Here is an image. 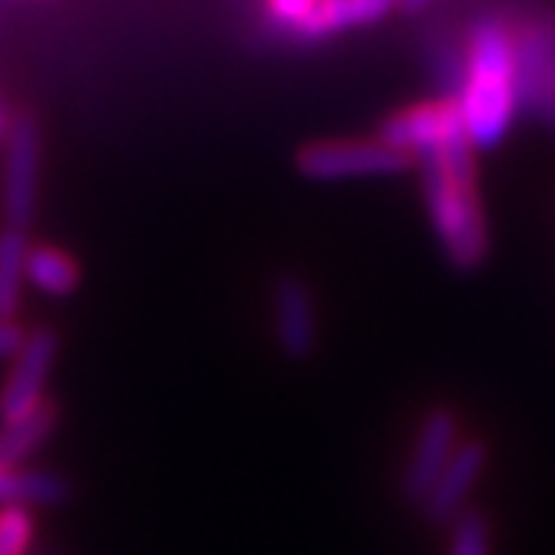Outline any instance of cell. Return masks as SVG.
I'll return each instance as SVG.
<instances>
[{
    "instance_id": "8fae6325",
    "label": "cell",
    "mask_w": 555,
    "mask_h": 555,
    "mask_svg": "<svg viewBox=\"0 0 555 555\" xmlns=\"http://www.w3.org/2000/svg\"><path fill=\"white\" fill-rule=\"evenodd\" d=\"M70 486L57 472L34 468H0V508H30V505H64Z\"/></svg>"
},
{
    "instance_id": "ac0fdd59",
    "label": "cell",
    "mask_w": 555,
    "mask_h": 555,
    "mask_svg": "<svg viewBox=\"0 0 555 555\" xmlns=\"http://www.w3.org/2000/svg\"><path fill=\"white\" fill-rule=\"evenodd\" d=\"M24 332L14 325V322H0V359H14L24 345Z\"/></svg>"
},
{
    "instance_id": "52a82bcc",
    "label": "cell",
    "mask_w": 555,
    "mask_h": 555,
    "mask_svg": "<svg viewBox=\"0 0 555 555\" xmlns=\"http://www.w3.org/2000/svg\"><path fill=\"white\" fill-rule=\"evenodd\" d=\"M274 341L288 362H305L319 348V305L301 274H282L271 288Z\"/></svg>"
},
{
    "instance_id": "9a60e30c",
    "label": "cell",
    "mask_w": 555,
    "mask_h": 555,
    "mask_svg": "<svg viewBox=\"0 0 555 555\" xmlns=\"http://www.w3.org/2000/svg\"><path fill=\"white\" fill-rule=\"evenodd\" d=\"M452 542L449 555H492V526L486 512L479 508H462L452 519Z\"/></svg>"
},
{
    "instance_id": "8992f818",
    "label": "cell",
    "mask_w": 555,
    "mask_h": 555,
    "mask_svg": "<svg viewBox=\"0 0 555 555\" xmlns=\"http://www.w3.org/2000/svg\"><path fill=\"white\" fill-rule=\"evenodd\" d=\"M455 449H459V415L442 405L431 409L418 425L409 465L402 472V499L409 505L425 502V495L439 482V475L446 472Z\"/></svg>"
},
{
    "instance_id": "d6986e66",
    "label": "cell",
    "mask_w": 555,
    "mask_h": 555,
    "mask_svg": "<svg viewBox=\"0 0 555 555\" xmlns=\"http://www.w3.org/2000/svg\"><path fill=\"white\" fill-rule=\"evenodd\" d=\"M435 4V0H399V11L402 14H422Z\"/></svg>"
},
{
    "instance_id": "9c48e42d",
    "label": "cell",
    "mask_w": 555,
    "mask_h": 555,
    "mask_svg": "<svg viewBox=\"0 0 555 555\" xmlns=\"http://www.w3.org/2000/svg\"><path fill=\"white\" fill-rule=\"evenodd\" d=\"M489 465V449L482 439H468L455 449V455L449 459L446 472L439 475L435 489L425 495V502L418 505L425 522L431 526H446L455 515L465 508V499L472 495V489L479 486L482 472Z\"/></svg>"
},
{
    "instance_id": "3957f363",
    "label": "cell",
    "mask_w": 555,
    "mask_h": 555,
    "mask_svg": "<svg viewBox=\"0 0 555 555\" xmlns=\"http://www.w3.org/2000/svg\"><path fill=\"white\" fill-rule=\"evenodd\" d=\"M295 168L308 181L388 178L412 168V154L385 141H314L298 147Z\"/></svg>"
},
{
    "instance_id": "6da1fadb",
    "label": "cell",
    "mask_w": 555,
    "mask_h": 555,
    "mask_svg": "<svg viewBox=\"0 0 555 555\" xmlns=\"http://www.w3.org/2000/svg\"><path fill=\"white\" fill-rule=\"evenodd\" d=\"M475 151L502 144L515 117V48L502 24L475 27L468 44V77L455 98Z\"/></svg>"
},
{
    "instance_id": "2e32d148",
    "label": "cell",
    "mask_w": 555,
    "mask_h": 555,
    "mask_svg": "<svg viewBox=\"0 0 555 555\" xmlns=\"http://www.w3.org/2000/svg\"><path fill=\"white\" fill-rule=\"evenodd\" d=\"M34 539L30 508H0V555H24Z\"/></svg>"
},
{
    "instance_id": "ffe728a7",
    "label": "cell",
    "mask_w": 555,
    "mask_h": 555,
    "mask_svg": "<svg viewBox=\"0 0 555 555\" xmlns=\"http://www.w3.org/2000/svg\"><path fill=\"white\" fill-rule=\"evenodd\" d=\"M0 138H8V121H4V114H0Z\"/></svg>"
},
{
    "instance_id": "5bb4252c",
    "label": "cell",
    "mask_w": 555,
    "mask_h": 555,
    "mask_svg": "<svg viewBox=\"0 0 555 555\" xmlns=\"http://www.w3.org/2000/svg\"><path fill=\"white\" fill-rule=\"evenodd\" d=\"M27 231L4 228L0 231V322H11L21 305L24 288V261H27Z\"/></svg>"
},
{
    "instance_id": "7c38bea8",
    "label": "cell",
    "mask_w": 555,
    "mask_h": 555,
    "mask_svg": "<svg viewBox=\"0 0 555 555\" xmlns=\"http://www.w3.org/2000/svg\"><path fill=\"white\" fill-rule=\"evenodd\" d=\"M24 278L48 298H67L81 285V264L74 255L54 245H30L24 261Z\"/></svg>"
},
{
    "instance_id": "ba28073f",
    "label": "cell",
    "mask_w": 555,
    "mask_h": 555,
    "mask_svg": "<svg viewBox=\"0 0 555 555\" xmlns=\"http://www.w3.org/2000/svg\"><path fill=\"white\" fill-rule=\"evenodd\" d=\"M455 128H462V114L455 101H425L391 114L378 131V141L412 154L415 162L425 151H439Z\"/></svg>"
},
{
    "instance_id": "5b68a950",
    "label": "cell",
    "mask_w": 555,
    "mask_h": 555,
    "mask_svg": "<svg viewBox=\"0 0 555 555\" xmlns=\"http://www.w3.org/2000/svg\"><path fill=\"white\" fill-rule=\"evenodd\" d=\"M8 151H4V188H0V205H4L8 228L27 231L37 211V181H41V131L30 117H17L8 125Z\"/></svg>"
},
{
    "instance_id": "4fadbf2b",
    "label": "cell",
    "mask_w": 555,
    "mask_h": 555,
    "mask_svg": "<svg viewBox=\"0 0 555 555\" xmlns=\"http://www.w3.org/2000/svg\"><path fill=\"white\" fill-rule=\"evenodd\" d=\"M57 428V405L44 402L34 415L0 425V468H21V462L27 455H34L41 449Z\"/></svg>"
},
{
    "instance_id": "30bf717a",
    "label": "cell",
    "mask_w": 555,
    "mask_h": 555,
    "mask_svg": "<svg viewBox=\"0 0 555 555\" xmlns=\"http://www.w3.org/2000/svg\"><path fill=\"white\" fill-rule=\"evenodd\" d=\"M391 11H399V0H319V8L298 27L301 37H332L351 27H369L385 21Z\"/></svg>"
},
{
    "instance_id": "e0dca14e",
    "label": "cell",
    "mask_w": 555,
    "mask_h": 555,
    "mask_svg": "<svg viewBox=\"0 0 555 555\" xmlns=\"http://www.w3.org/2000/svg\"><path fill=\"white\" fill-rule=\"evenodd\" d=\"M314 8H319V0H268V14H271V21L285 24V27H292V30H298V27L311 17Z\"/></svg>"
},
{
    "instance_id": "7a4b0ae2",
    "label": "cell",
    "mask_w": 555,
    "mask_h": 555,
    "mask_svg": "<svg viewBox=\"0 0 555 555\" xmlns=\"http://www.w3.org/2000/svg\"><path fill=\"white\" fill-rule=\"evenodd\" d=\"M422 171V194L431 231L452 268L475 271L489 258V224L475 191V171H455L442 162L439 151L415 157Z\"/></svg>"
},
{
    "instance_id": "277c9868",
    "label": "cell",
    "mask_w": 555,
    "mask_h": 555,
    "mask_svg": "<svg viewBox=\"0 0 555 555\" xmlns=\"http://www.w3.org/2000/svg\"><path fill=\"white\" fill-rule=\"evenodd\" d=\"M57 351H61V341L51 328H41L24 338L4 385H0V425L21 422L48 402L44 388L54 372Z\"/></svg>"
}]
</instances>
